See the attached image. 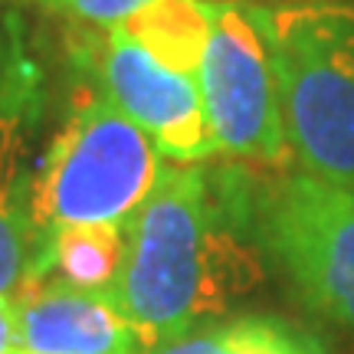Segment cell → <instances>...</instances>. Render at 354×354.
Returning a JSON list of instances; mask_svg holds the SVG:
<instances>
[{
  "label": "cell",
  "mask_w": 354,
  "mask_h": 354,
  "mask_svg": "<svg viewBox=\"0 0 354 354\" xmlns=\"http://www.w3.org/2000/svg\"><path fill=\"white\" fill-rule=\"evenodd\" d=\"M197 86L216 154L266 167L292 158L263 3L210 0Z\"/></svg>",
  "instance_id": "obj_5"
},
{
  "label": "cell",
  "mask_w": 354,
  "mask_h": 354,
  "mask_svg": "<svg viewBox=\"0 0 354 354\" xmlns=\"http://www.w3.org/2000/svg\"><path fill=\"white\" fill-rule=\"evenodd\" d=\"M161 171L154 141L105 92H86L33 177V220L46 240L66 227H128Z\"/></svg>",
  "instance_id": "obj_3"
},
{
  "label": "cell",
  "mask_w": 354,
  "mask_h": 354,
  "mask_svg": "<svg viewBox=\"0 0 354 354\" xmlns=\"http://www.w3.org/2000/svg\"><path fill=\"white\" fill-rule=\"evenodd\" d=\"M243 210L201 165L167 161L128 220L115 299L145 354L223 315L263 279L240 236Z\"/></svg>",
  "instance_id": "obj_1"
},
{
  "label": "cell",
  "mask_w": 354,
  "mask_h": 354,
  "mask_svg": "<svg viewBox=\"0 0 354 354\" xmlns=\"http://www.w3.org/2000/svg\"><path fill=\"white\" fill-rule=\"evenodd\" d=\"M56 10L76 17L82 24H95L105 30L125 26L128 20H135L141 10H148L161 0H50Z\"/></svg>",
  "instance_id": "obj_12"
},
{
  "label": "cell",
  "mask_w": 354,
  "mask_h": 354,
  "mask_svg": "<svg viewBox=\"0 0 354 354\" xmlns=\"http://www.w3.org/2000/svg\"><path fill=\"white\" fill-rule=\"evenodd\" d=\"M148 354H322V344L289 322L243 315L207 322Z\"/></svg>",
  "instance_id": "obj_9"
},
{
  "label": "cell",
  "mask_w": 354,
  "mask_h": 354,
  "mask_svg": "<svg viewBox=\"0 0 354 354\" xmlns=\"http://www.w3.org/2000/svg\"><path fill=\"white\" fill-rule=\"evenodd\" d=\"M263 20L292 158L354 187V0H286Z\"/></svg>",
  "instance_id": "obj_2"
},
{
  "label": "cell",
  "mask_w": 354,
  "mask_h": 354,
  "mask_svg": "<svg viewBox=\"0 0 354 354\" xmlns=\"http://www.w3.org/2000/svg\"><path fill=\"white\" fill-rule=\"evenodd\" d=\"M50 272V240L33 220L30 128L20 109L0 105V295H17Z\"/></svg>",
  "instance_id": "obj_8"
},
{
  "label": "cell",
  "mask_w": 354,
  "mask_h": 354,
  "mask_svg": "<svg viewBox=\"0 0 354 354\" xmlns=\"http://www.w3.org/2000/svg\"><path fill=\"white\" fill-rule=\"evenodd\" d=\"M240 3H253V0H240Z\"/></svg>",
  "instance_id": "obj_14"
},
{
  "label": "cell",
  "mask_w": 354,
  "mask_h": 354,
  "mask_svg": "<svg viewBox=\"0 0 354 354\" xmlns=\"http://www.w3.org/2000/svg\"><path fill=\"white\" fill-rule=\"evenodd\" d=\"M24 354H145L112 289H76L56 276L13 295Z\"/></svg>",
  "instance_id": "obj_7"
},
{
  "label": "cell",
  "mask_w": 354,
  "mask_h": 354,
  "mask_svg": "<svg viewBox=\"0 0 354 354\" xmlns=\"http://www.w3.org/2000/svg\"><path fill=\"white\" fill-rule=\"evenodd\" d=\"M125 30L138 37L158 59L197 76L203 39L210 30V0H161L128 20Z\"/></svg>",
  "instance_id": "obj_11"
},
{
  "label": "cell",
  "mask_w": 354,
  "mask_h": 354,
  "mask_svg": "<svg viewBox=\"0 0 354 354\" xmlns=\"http://www.w3.org/2000/svg\"><path fill=\"white\" fill-rule=\"evenodd\" d=\"M102 92L154 141L171 165H201L216 154L197 76L158 59L125 26L105 30Z\"/></svg>",
  "instance_id": "obj_6"
},
{
  "label": "cell",
  "mask_w": 354,
  "mask_h": 354,
  "mask_svg": "<svg viewBox=\"0 0 354 354\" xmlns=\"http://www.w3.org/2000/svg\"><path fill=\"white\" fill-rule=\"evenodd\" d=\"M0 354H24L17 335V305L13 295H0Z\"/></svg>",
  "instance_id": "obj_13"
},
{
  "label": "cell",
  "mask_w": 354,
  "mask_h": 354,
  "mask_svg": "<svg viewBox=\"0 0 354 354\" xmlns=\"http://www.w3.org/2000/svg\"><path fill=\"white\" fill-rule=\"evenodd\" d=\"M253 214L266 253L305 308L354 331V187L299 167L266 184Z\"/></svg>",
  "instance_id": "obj_4"
},
{
  "label": "cell",
  "mask_w": 354,
  "mask_h": 354,
  "mask_svg": "<svg viewBox=\"0 0 354 354\" xmlns=\"http://www.w3.org/2000/svg\"><path fill=\"white\" fill-rule=\"evenodd\" d=\"M125 227H66L50 236V272L76 289H115L125 259Z\"/></svg>",
  "instance_id": "obj_10"
}]
</instances>
